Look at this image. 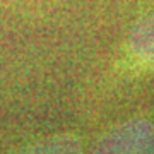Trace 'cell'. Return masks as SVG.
<instances>
[{"label": "cell", "instance_id": "cell-1", "mask_svg": "<svg viewBox=\"0 0 154 154\" xmlns=\"http://www.w3.org/2000/svg\"><path fill=\"white\" fill-rule=\"evenodd\" d=\"M91 154H154V122L132 118L106 130Z\"/></svg>", "mask_w": 154, "mask_h": 154}, {"label": "cell", "instance_id": "cell-2", "mask_svg": "<svg viewBox=\"0 0 154 154\" xmlns=\"http://www.w3.org/2000/svg\"><path fill=\"white\" fill-rule=\"evenodd\" d=\"M125 57L128 65L134 69L154 72V12L140 17L130 29Z\"/></svg>", "mask_w": 154, "mask_h": 154}, {"label": "cell", "instance_id": "cell-3", "mask_svg": "<svg viewBox=\"0 0 154 154\" xmlns=\"http://www.w3.org/2000/svg\"><path fill=\"white\" fill-rule=\"evenodd\" d=\"M19 154H84L82 146L74 135H51L29 144Z\"/></svg>", "mask_w": 154, "mask_h": 154}]
</instances>
